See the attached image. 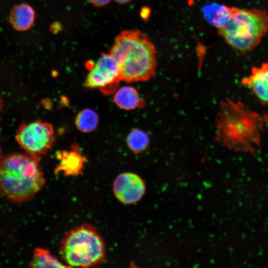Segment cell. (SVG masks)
Masks as SVG:
<instances>
[{
  "label": "cell",
  "instance_id": "8992f818",
  "mask_svg": "<svg viewBox=\"0 0 268 268\" xmlns=\"http://www.w3.org/2000/svg\"><path fill=\"white\" fill-rule=\"evenodd\" d=\"M15 139L26 153L40 156L53 145L54 129L50 124L40 120L23 122L18 128Z\"/></svg>",
  "mask_w": 268,
  "mask_h": 268
},
{
  "label": "cell",
  "instance_id": "3957f363",
  "mask_svg": "<svg viewBox=\"0 0 268 268\" xmlns=\"http://www.w3.org/2000/svg\"><path fill=\"white\" fill-rule=\"evenodd\" d=\"M109 54L118 63L121 80L143 81L156 73L155 47L149 38L139 30L122 31L116 38Z\"/></svg>",
  "mask_w": 268,
  "mask_h": 268
},
{
  "label": "cell",
  "instance_id": "d6986e66",
  "mask_svg": "<svg viewBox=\"0 0 268 268\" xmlns=\"http://www.w3.org/2000/svg\"><path fill=\"white\" fill-rule=\"evenodd\" d=\"M3 101L0 96V114L2 111V108H3Z\"/></svg>",
  "mask_w": 268,
  "mask_h": 268
},
{
  "label": "cell",
  "instance_id": "52a82bcc",
  "mask_svg": "<svg viewBox=\"0 0 268 268\" xmlns=\"http://www.w3.org/2000/svg\"><path fill=\"white\" fill-rule=\"evenodd\" d=\"M89 72L85 85L89 88H98L105 94H110L117 88L121 80L117 62L110 54H103L95 63L89 64Z\"/></svg>",
  "mask_w": 268,
  "mask_h": 268
},
{
  "label": "cell",
  "instance_id": "30bf717a",
  "mask_svg": "<svg viewBox=\"0 0 268 268\" xmlns=\"http://www.w3.org/2000/svg\"><path fill=\"white\" fill-rule=\"evenodd\" d=\"M35 13L29 4L21 3L14 6L10 12L9 20L11 25L18 31L29 29L33 25Z\"/></svg>",
  "mask_w": 268,
  "mask_h": 268
},
{
  "label": "cell",
  "instance_id": "5bb4252c",
  "mask_svg": "<svg viewBox=\"0 0 268 268\" xmlns=\"http://www.w3.org/2000/svg\"><path fill=\"white\" fill-rule=\"evenodd\" d=\"M231 11V7L212 4L205 8L204 13L207 20L217 28L221 26L228 19Z\"/></svg>",
  "mask_w": 268,
  "mask_h": 268
},
{
  "label": "cell",
  "instance_id": "4fadbf2b",
  "mask_svg": "<svg viewBox=\"0 0 268 268\" xmlns=\"http://www.w3.org/2000/svg\"><path fill=\"white\" fill-rule=\"evenodd\" d=\"M28 265L30 268H67L54 256L47 249L43 248L35 249L32 258Z\"/></svg>",
  "mask_w": 268,
  "mask_h": 268
},
{
  "label": "cell",
  "instance_id": "ba28073f",
  "mask_svg": "<svg viewBox=\"0 0 268 268\" xmlns=\"http://www.w3.org/2000/svg\"><path fill=\"white\" fill-rule=\"evenodd\" d=\"M113 189L116 198L124 204H131L141 199L145 192L143 180L137 175L125 172L115 179Z\"/></svg>",
  "mask_w": 268,
  "mask_h": 268
},
{
  "label": "cell",
  "instance_id": "8fae6325",
  "mask_svg": "<svg viewBox=\"0 0 268 268\" xmlns=\"http://www.w3.org/2000/svg\"><path fill=\"white\" fill-rule=\"evenodd\" d=\"M60 164L57 170L63 171L66 175H75L81 172L84 160L81 155L76 151H63L58 154Z\"/></svg>",
  "mask_w": 268,
  "mask_h": 268
},
{
  "label": "cell",
  "instance_id": "9a60e30c",
  "mask_svg": "<svg viewBox=\"0 0 268 268\" xmlns=\"http://www.w3.org/2000/svg\"><path fill=\"white\" fill-rule=\"evenodd\" d=\"M99 118L97 114L90 109H83L77 115L75 124L77 129L87 133L94 131L97 127Z\"/></svg>",
  "mask_w": 268,
  "mask_h": 268
},
{
  "label": "cell",
  "instance_id": "ffe728a7",
  "mask_svg": "<svg viewBox=\"0 0 268 268\" xmlns=\"http://www.w3.org/2000/svg\"><path fill=\"white\" fill-rule=\"evenodd\" d=\"M0 154H1V149H0V158H1Z\"/></svg>",
  "mask_w": 268,
  "mask_h": 268
},
{
  "label": "cell",
  "instance_id": "9c48e42d",
  "mask_svg": "<svg viewBox=\"0 0 268 268\" xmlns=\"http://www.w3.org/2000/svg\"><path fill=\"white\" fill-rule=\"evenodd\" d=\"M241 84L249 89L263 106H268V63L252 68L251 74L244 77Z\"/></svg>",
  "mask_w": 268,
  "mask_h": 268
},
{
  "label": "cell",
  "instance_id": "7c38bea8",
  "mask_svg": "<svg viewBox=\"0 0 268 268\" xmlns=\"http://www.w3.org/2000/svg\"><path fill=\"white\" fill-rule=\"evenodd\" d=\"M113 100L117 106L126 110L141 107L144 103L137 90L129 86H124L117 90Z\"/></svg>",
  "mask_w": 268,
  "mask_h": 268
},
{
  "label": "cell",
  "instance_id": "277c9868",
  "mask_svg": "<svg viewBox=\"0 0 268 268\" xmlns=\"http://www.w3.org/2000/svg\"><path fill=\"white\" fill-rule=\"evenodd\" d=\"M219 35L243 55L252 52L268 32V13L258 8L231 7L227 20L217 28Z\"/></svg>",
  "mask_w": 268,
  "mask_h": 268
},
{
  "label": "cell",
  "instance_id": "5b68a950",
  "mask_svg": "<svg viewBox=\"0 0 268 268\" xmlns=\"http://www.w3.org/2000/svg\"><path fill=\"white\" fill-rule=\"evenodd\" d=\"M62 257L69 267H92L105 260L106 248L97 230L84 224L67 232L60 246Z\"/></svg>",
  "mask_w": 268,
  "mask_h": 268
},
{
  "label": "cell",
  "instance_id": "6da1fadb",
  "mask_svg": "<svg viewBox=\"0 0 268 268\" xmlns=\"http://www.w3.org/2000/svg\"><path fill=\"white\" fill-rule=\"evenodd\" d=\"M268 125V114L252 110L241 101L225 98L216 118L215 140L235 152L256 153L262 146L261 135Z\"/></svg>",
  "mask_w": 268,
  "mask_h": 268
},
{
  "label": "cell",
  "instance_id": "e0dca14e",
  "mask_svg": "<svg viewBox=\"0 0 268 268\" xmlns=\"http://www.w3.org/2000/svg\"><path fill=\"white\" fill-rule=\"evenodd\" d=\"M90 2L95 5L102 6L107 4L110 0H89Z\"/></svg>",
  "mask_w": 268,
  "mask_h": 268
},
{
  "label": "cell",
  "instance_id": "2e32d148",
  "mask_svg": "<svg viewBox=\"0 0 268 268\" xmlns=\"http://www.w3.org/2000/svg\"><path fill=\"white\" fill-rule=\"evenodd\" d=\"M149 142L148 134L139 129L132 131L128 135L127 142L129 148L134 153L144 150Z\"/></svg>",
  "mask_w": 268,
  "mask_h": 268
},
{
  "label": "cell",
  "instance_id": "7a4b0ae2",
  "mask_svg": "<svg viewBox=\"0 0 268 268\" xmlns=\"http://www.w3.org/2000/svg\"><path fill=\"white\" fill-rule=\"evenodd\" d=\"M39 156L12 153L0 158V196L14 203L31 200L46 179Z\"/></svg>",
  "mask_w": 268,
  "mask_h": 268
},
{
  "label": "cell",
  "instance_id": "ac0fdd59",
  "mask_svg": "<svg viewBox=\"0 0 268 268\" xmlns=\"http://www.w3.org/2000/svg\"><path fill=\"white\" fill-rule=\"evenodd\" d=\"M117 2L123 4V3H126L130 1H131L132 0H114Z\"/></svg>",
  "mask_w": 268,
  "mask_h": 268
}]
</instances>
